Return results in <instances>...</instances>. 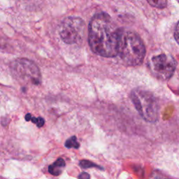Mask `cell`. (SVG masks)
Listing matches in <instances>:
<instances>
[{
	"label": "cell",
	"instance_id": "obj_1",
	"mask_svg": "<svg viewBox=\"0 0 179 179\" xmlns=\"http://www.w3.org/2000/svg\"><path fill=\"white\" fill-rule=\"evenodd\" d=\"M120 29L107 14L92 17L88 26V42L95 54L105 57L118 55Z\"/></svg>",
	"mask_w": 179,
	"mask_h": 179
},
{
	"label": "cell",
	"instance_id": "obj_2",
	"mask_svg": "<svg viewBox=\"0 0 179 179\" xmlns=\"http://www.w3.org/2000/svg\"><path fill=\"white\" fill-rule=\"evenodd\" d=\"M118 55L128 66H138L146 55L144 44L134 32L120 29Z\"/></svg>",
	"mask_w": 179,
	"mask_h": 179
},
{
	"label": "cell",
	"instance_id": "obj_3",
	"mask_svg": "<svg viewBox=\"0 0 179 179\" xmlns=\"http://www.w3.org/2000/svg\"><path fill=\"white\" fill-rule=\"evenodd\" d=\"M131 99L137 111L145 120L155 123L158 120V103L152 93L137 88L131 92Z\"/></svg>",
	"mask_w": 179,
	"mask_h": 179
},
{
	"label": "cell",
	"instance_id": "obj_4",
	"mask_svg": "<svg viewBox=\"0 0 179 179\" xmlns=\"http://www.w3.org/2000/svg\"><path fill=\"white\" fill-rule=\"evenodd\" d=\"M85 22L78 17H68L61 22L60 36L67 44H78L84 41L85 35Z\"/></svg>",
	"mask_w": 179,
	"mask_h": 179
},
{
	"label": "cell",
	"instance_id": "obj_5",
	"mask_svg": "<svg viewBox=\"0 0 179 179\" xmlns=\"http://www.w3.org/2000/svg\"><path fill=\"white\" fill-rule=\"evenodd\" d=\"M11 72L16 79L22 82L39 85L41 82V73L35 63L25 58H18L11 64Z\"/></svg>",
	"mask_w": 179,
	"mask_h": 179
},
{
	"label": "cell",
	"instance_id": "obj_6",
	"mask_svg": "<svg viewBox=\"0 0 179 179\" xmlns=\"http://www.w3.org/2000/svg\"><path fill=\"white\" fill-rule=\"evenodd\" d=\"M149 67L154 76L159 80H167L172 76L176 67V62L170 55L160 54L152 57Z\"/></svg>",
	"mask_w": 179,
	"mask_h": 179
},
{
	"label": "cell",
	"instance_id": "obj_7",
	"mask_svg": "<svg viewBox=\"0 0 179 179\" xmlns=\"http://www.w3.org/2000/svg\"><path fill=\"white\" fill-rule=\"evenodd\" d=\"M65 164L64 160L62 158H59L57 161L52 164L51 165H50L49 167V171L50 174L57 176L61 174L62 173V171L65 167Z\"/></svg>",
	"mask_w": 179,
	"mask_h": 179
},
{
	"label": "cell",
	"instance_id": "obj_8",
	"mask_svg": "<svg viewBox=\"0 0 179 179\" xmlns=\"http://www.w3.org/2000/svg\"><path fill=\"white\" fill-rule=\"evenodd\" d=\"M147 2L150 6L160 9H165L167 5V0H147Z\"/></svg>",
	"mask_w": 179,
	"mask_h": 179
},
{
	"label": "cell",
	"instance_id": "obj_9",
	"mask_svg": "<svg viewBox=\"0 0 179 179\" xmlns=\"http://www.w3.org/2000/svg\"><path fill=\"white\" fill-rule=\"evenodd\" d=\"M65 146L68 148H79L80 147V144L77 142L76 137L74 136V137H72L66 141V142H65Z\"/></svg>",
	"mask_w": 179,
	"mask_h": 179
},
{
	"label": "cell",
	"instance_id": "obj_10",
	"mask_svg": "<svg viewBox=\"0 0 179 179\" xmlns=\"http://www.w3.org/2000/svg\"><path fill=\"white\" fill-rule=\"evenodd\" d=\"M79 165L80 166V167L87 169V168H90V167H97V168H100L99 166L95 165V164L92 163L91 162L88 160H82L80 161Z\"/></svg>",
	"mask_w": 179,
	"mask_h": 179
},
{
	"label": "cell",
	"instance_id": "obj_11",
	"mask_svg": "<svg viewBox=\"0 0 179 179\" xmlns=\"http://www.w3.org/2000/svg\"><path fill=\"white\" fill-rule=\"evenodd\" d=\"M32 120V123H35V124L37 125V126L38 127H43V126H44V123H45L44 119V118H41V117L35 118V117H32V118H31V120Z\"/></svg>",
	"mask_w": 179,
	"mask_h": 179
},
{
	"label": "cell",
	"instance_id": "obj_12",
	"mask_svg": "<svg viewBox=\"0 0 179 179\" xmlns=\"http://www.w3.org/2000/svg\"><path fill=\"white\" fill-rule=\"evenodd\" d=\"M150 179H169V178H166L165 176H162L160 173L153 172V175L151 176V177H150Z\"/></svg>",
	"mask_w": 179,
	"mask_h": 179
},
{
	"label": "cell",
	"instance_id": "obj_13",
	"mask_svg": "<svg viewBox=\"0 0 179 179\" xmlns=\"http://www.w3.org/2000/svg\"><path fill=\"white\" fill-rule=\"evenodd\" d=\"M174 38L176 42L179 44V21L176 26V29L174 32Z\"/></svg>",
	"mask_w": 179,
	"mask_h": 179
},
{
	"label": "cell",
	"instance_id": "obj_14",
	"mask_svg": "<svg viewBox=\"0 0 179 179\" xmlns=\"http://www.w3.org/2000/svg\"><path fill=\"white\" fill-rule=\"evenodd\" d=\"M79 179H90V176L88 173H81L79 176Z\"/></svg>",
	"mask_w": 179,
	"mask_h": 179
},
{
	"label": "cell",
	"instance_id": "obj_15",
	"mask_svg": "<svg viewBox=\"0 0 179 179\" xmlns=\"http://www.w3.org/2000/svg\"><path fill=\"white\" fill-rule=\"evenodd\" d=\"M32 118V115L30 114V113H27V114L25 115V120L27 121H30Z\"/></svg>",
	"mask_w": 179,
	"mask_h": 179
},
{
	"label": "cell",
	"instance_id": "obj_16",
	"mask_svg": "<svg viewBox=\"0 0 179 179\" xmlns=\"http://www.w3.org/2000/svg\"><path fill=\"white\" fill-rule=\"evenodd\" d=\"M177 1H178V3H179V0H177Z\"/></svg>",
	"mask_w": 179,
	"mask_h": 179
}]
</instances>
